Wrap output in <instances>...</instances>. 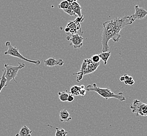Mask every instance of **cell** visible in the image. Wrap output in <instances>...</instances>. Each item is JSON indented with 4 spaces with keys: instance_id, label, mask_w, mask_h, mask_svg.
<instances>
[{
    "instance_id": "1",
    "label": "cell",
    "mask_w": 147,
    "mask_h": 136,
    "mask_svg": "<svg viewBox=\"0 0 147 136\" xmlns=\"http://www.w3.org/2000/svg\"><path fill=\"white\" fill-rule=\"evenodd\" d=\"M133 22L130 16H126L122 18H116L104 23L101 36L102 53L109 51V42L110 39L115 42H118L121 37L119 34L121 30Z\"/></svg>"
},
{
    "instance_id": "2",
    "label": "cell",
    "mask_w": 147,
    "mask_h": 136,
    "mask_svg": "<svg viewBox=\"0 0 147 136\" xmlns=\"http://www.w3.org/2000/svg\"><path fill=\"white\" fill-rule=\"evenodd\" d=\"M85 90H86V92H95L97 93L101 97L105 98L106 100L113 98L117 99L118 100L121 102L126 101V100L122 92L115 94L109 88H101L98 87L96 83H93V85L89 84L87 86Z\"/></svg>"
},
{
    "instance_id": "3",
    "label": "cell",
    "mask_w": 147,
    "mask_h": 136,
    "mask_svg": "<svg viewBox=\"0 0 147 136\" xmlns=\"http://www.w3.org/2000/svg\"><path fill=\"white\" fill-rule=\"evenodd\" d=\"M5 45L8 47V49L4 52V55H9L11 56L14 57L16 58H18L20 59L23 60L25 61L30 62L34 65H39L41 63L40 60H32L28 59L24 57L20 53L19 51L18 48L17 47L13 46L11 43L9 42H6Z\"/></svg>"
},
{
    "instance_id": "4",
    "label": "cell",
    "mask_w": 147,
    "mask_h": 136,
    "mask_svg": "<svg viewBox=\"0 0 147 136\" xmlns=\"http://www.w3.org/2000/svg\"><path fill=\"white\" fill-rule=\"evenodd\" d=\"M18 65L16 66L9 65V63H5L4 65V67L6 70L5 77L7 83H9L12 80H13L15 83H18L17 81L15 80V77L18 75V72L25 67V65L24 63L18 62Z\"/></svg>"
},
{
    "instance_id": "5",
    "label": "cell",
    "mask_w": 147,
    "mask_h": 136,
    "mask_svg": "<svg viewBox=\"0 0 147 136\" xmlns=\"http://www.w3.org/2000/svg\"><path fill=\"white\" fill-rule=\"evenodd\" d=\"M133 114H136V117L147 116V105L142 103L138 100H135L133 103L130 106Z\"/></svg>"
},
{
    "instance_id": "6",
    "label": "cell",
    "mask_w": 147,
    "mask_h": 136,
    "mask_svg": "<svg viewBox=\"0 0 147 136\" xmlns=\"http://www.w3.org/2000/svg\"><path fill=\"white\" fill-rule=\"evenodd\" d=\"M135 13L134 14L130 15L133 22L136 20H142L147 16V11L144 8L140 7L139 5H136L135 6Z\"/></svg>"
},
{
    "instance_id": "7",
    "label": "cell",
    "mask_w": 147,
    "mask_h": 136,
    "mask_svg": "<svg viewBox=\"0 0 147 136\" xmlns=\"http://www.w3.org/2000/svg\"><path fill=\"white\" fill-rule=\"evenodd\" d=\"M84 38L81 36H80L78 34H74L71 37H70L69 41L70 42V45H72L74 48L78 49L80 48L83 46V42Z\"/></svg>"
},
{
    "instance_id": "8",
    "label": "cell",
    "mask_w": 147,
    "mask_h": 136,
    "mask_svg": "<svg viewBox=\"0 0 147 136\" xmlns=\"http://www.w3.org/2000/svg\"><path fill=\"white\" fill-rule=\"evenodd\" d=\"M64 64V61L61 59H56L53 57H51L44 60V65L46 67H53L56 65L62 66Z\"/></svg>"
},
{
    "instance_id": "9",
    "label": "cell",
    "mask_w": 147,
    "mask_h": 136,
    "mask_svg": "<svg viewBox=\"0 0 147 136\" xmlns=\"http://www.w3.org/2000/svg\"><path fill=\"white\" fill-rule=\"evenodd\" d=\"M86 61L87 62V69L85 72V75L91 74L97 70V68L100 65V63H95L92 61L91 59H86Z\"/></svg>"
},
{
    "instance_id": "10",
    "label": "cell",
    "mask_w": 147,
    "mask_h": 136,
    "mask_svg": "<svg viewBox=\"0 0 147 136\" xmlns=\"http://www.w3.org/2000/svg\"><path fill=\"white\" fill-rule=\"evenodd\" d=\"M87 65H88V64H87L86 60H84L82 65H81L80 71L77 73H74V75H78L77 79H76V81L78 83H79L81 80H82L83 77L85 75V72L86 71V69H87Z\"/></svg>"
},
{
    "instance_id": "11",
    "label": "cell",
    "mask_w": 147,
    "mask_h": 136,
    "mask_svg": "<svg viewBox=\"0 0 147 136\" xmlns=\"http://www.w3.org/2000/svg\"><path fill=\"white\" fill-rule=\"evenodd\" d=\"M59 119L61 123L69 122L72 120V117L67 110L63 109L59 112Z\"/></svg>"
},
{
    "instance_id": "12",
    "label": "cell",
    "mask_w": 147,
    "mask_h": 136,
    "mask_svg": "<svg viewBox=\"0 0 147 136\" xmlns=\"http://www.w3.org/2000/svg\"><path fill=\"white\" fill-rule=\"evenodd\" d=\"M70 7L71 9H72L74 12L76 14L78 17H82L83 15L81 13V9L82 7L77 2H72L70 3Z\"/></svg>"
},
{
    "instance_id": "13",
    "label": "cell",
    "mask_w": 147,
    "mask_h": 136,
    "mask_svg": "<svg viewBox=\"0 0 147 136\" xmlns=\"http://www.w3.org/2000/svg\"><path fill=\"white\" fill-rule=\"evenodd\" d=\"M32 131L26 126H23L21 128L19 133L15 136H32Z\"/></svg>"
},
{
    "instance_id": "14",
    "label": "cell",
    "mask_w": 147,
    "mask_h": 136,
    "mask_svg": "<svg viewBox=\"0 0 147 136\" xmlns=\"http://www.w3.org/2000/svg\"><path fill=\"white\" fill-rule=\"evenodd\" d=\"M111 51H107V52H104L99 54V56L100 57V60H102L104 62V65H106L107 61L109 60V57L111 56Z\"/></svg>"
},
{
    "instance_id": "15",
    "label": "cell",
    "mask_w": 147,
    "mask_h": 136,
    "mask_svg": "<svg viewBox=\"0 0 147 136\" xmlns=\"http://www.w3.org/2000/svg\"><path fill=\"white\" fill-rule=\"evenodd\" d=\"M5 72H6V70L5 69H3V74L1 77L0 78V93L1 92L2 90L4 88V87H6L7 86V84H6V82H7V80H6L5 75Z\"/></svg>"
},
{
    "instance_id": "16",
    "label": "cell",
    "mask_w": 147,
    "mask_h": 136,
    "mask_svg": "<svg viewBox=\"0 0 147 136\" xmlns=\"http://www.w3.org/2000/svg\"><path fill=\"white\" fill-rule=\"evenodd\" d=\"M80 86H74L72 87L70 89V94L74 96H78L80 95V92L81 90Z\"/></svg>"
},
{
    "instance_id": "17",
    "label": "cell",
    "mask_w": 147,
    "mask_h": 136,
    "mask_svg": "<svg viewBox=\"0 0 147 136\" xmlns=\"http://www.w3.org/2000/svg\"><path fill=\"white\" fill-rule=\"evenodd\" d=\"M68 96H69V94L68 93L67 91L58 92V96H59V100L62 102H67Z\"/></svg>"
},
{
    "instance_id": "18",
    "label": "cell",
    "mask_w": 147,
    "mask_h": 136,
    "mask_svg": "<svg viewBox=\"0 0 147 136\" xmlns=\"http://www.w3.org/2000/svg\"><path fill=\"white\" fill-rule=\"evenodd\" d=\"M47 126L50 127L52 128H54V129H56V132L55 136H62L67 132V131H65L64 129H62H62H60L59 128L55 127L53 126H51V125L49 124L47 125Z\"/></svg>"
},
{
    "instance_id": "19",
    "label": "cell",
    "mask_w": 147,
    "mask_h": 136,
    "mask_svg": "<svg viewBox=\"0 0 147 136\" xmlns=\"http://www.w3.org/2000/svg\"><path fill=\"white\" fill-rule=\"evenodd\" d=\"M69 6H70V3L67 1L65 0L60 3L58 5V8L62 9V10H64L65 9H68Z\"/></svg>"
},
{
    "instance_id": "20",
    "label": "cell",
    "mask_w": 147,
    "mask_h": 136,
    "mask_svg": "<svg viewBox=\"0 0 147 136\" xmlns=\"http://www.w3.org/2000/svg\"><path fill=\"white\" fill-rule=\"evenodd\" d=\"M91 59L95 63H100V58L98 55H94L92 56Z\"/></svg>"
},
{
    "instance_id": "21",
    "label": "cell",
    "mask_w": 147,
    "mask_h": 136,
    "mask_svg": "<svg viewBox=\"0 0 147 136\" xmlns=\"http://www.w3.org/2000/svg\"><path fill=\"white\" fill-rule=\"evenodd\" d=\"M65 13H66L67 14H68V15H70V16H77L76 14L74 12V11L71 9L70 7L69 6L68 9H65L63 10Z\"/></svg>"
},
{
    "instance_id": "22",
    "label": "cell",
    "mask_w": 147,
    "mask_h": 136,
    "mask_svg": "<svg viewBox=\"0 0 147 136\" xmlns=\"http://www.w3.org/2000/svg\"><path fill=\"white\" fill-rule=\"evenodd\" d=\"M74 95L70 94H69L68 99H67V102L69 103H71L74 101Z\"/></svg>"
},
{
    "instance_id": "23",
    "label": "cell",
    "mask_w": 147,
    "mask_h": 136,
    "mask_svg": "<svg viewBox=\"0 0 147 136\" xmlns=\"http://www.w3.org/2000/svg\"><path fill=\"white\" fill-rule=\"evenodd\" d=\"M84 18H83V16H82V17H81V18H80V17H78V18L76 19V20L74 21H76V22H78V23H81V22H82L83 20H84Z\"/></svg>"
},
{
    "instance_id": "24",
    "label": "cell",
    "mask_w": 147,
    "mask_h": 136,
    "mask_svg": "<svg viewBox=\"0 0 147 136\" xmlns=\"http://www.w3.org/2000/svg\"><path fill=\"white\" fill-rule=\"evenodd\" d=\"M86 90L85 89H81L80 92V95L84 96L86 94Z\"/></svg>"
},
{
    "instance_id": "25",
    "label": "cell",
    "mask_w": 147,
    "mask_h": 136,
    "mask_svg": "<svg viewBox=\"0 0 147 136\" xmlns=\"http://www.w3.org/2000/svg\"><path fill=\"white\" fill-rule=\"evenodd\" d=\"M65 33H67V34H68V33L70 32V28H69V27H67L65 28Z\"/></svg>"
},
{
    "instance_id": "26",
    "label": "cell",
    "mask_w": 147,
    "mask_h": 136,
    "mask_svg": "<svg viewBox=\"0 0 147 136\" xmlns=\"http://www.w3.org/2000/svg\"><path fill=\"white\" fill-rule=\"evenodd\" d=\"M120 80H121V82H124V81H125V77H124V76H122V77H121V78H120Z\"/></svg>"
},
{
    "instance_id": "27",
    "label": "cell",
    "mask_w": 147,
    "mask_h": 136,
    "mask_svg": "<svg viewBox=\"0 0 147 136\" xmlns=\"http://www.w3.org/2000/svg\"><path fill=\"white\" fill-rule=\"evenodd\" d=\"M68 133H69V132H68V131H67V132H66V133H65V134H64V135H63L62 136H67V135H68Z\"/></svg>"
},
{
    "instance_id": "28",
    "label": "cell",
    "mask_w": 147,
    "mask_h": 136,
    "mask_svg": "<svg viewBox=\"0 0 147 136\" xmlns=\"http://www.w3.org/2000/svg\"><path fill=\"white\" fill-rule=\"evenodd\" d=\"M78 0H71V2H77Z\"/></svg>"
},
{
    "instance_id": "29",
    "label": "cell",
    "mask_w": 147,
    "mask_h": 136,
    "mask_svg": "<svg viewBox=\"0 0 147 136\" xmlns=\"http://www.w3.org/2000/svg\"><path fill=\"white\" fill-rule=\"evenodd\" d=\"M66 1H68V2H69V3H71V2H71V0H66Z\"/></svg>"
},
{
    "instance_id": "30",
    "label": "cell",
    "mask_w": 147,
    "mask_h": 136,
    "mask_svg": "<svg viewBox=\"0 0 147 136\" xmlns=\"http://www.w3.org/2000/svg\"></svg>"
}]
</instances>
